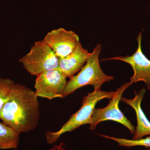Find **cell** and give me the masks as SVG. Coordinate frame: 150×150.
Segmentation results:
<instances>
[{
  "instance_id": "6da1fadb",
  "label": "cell",
  "mask_w": 150,
  "mask_h": 150,
  "mask_svg": "<svg viewBox=\"0 0 150 150\" xmlns=\"http://www.w3.org/2000/svg\"><path fill=\"white\" fill-rule=\"evenodd\" d=\"M35 92L21 84L15 83L0 111V119L18 134L37 128L40 108Z\"/></svg>"
},
{
  "instance_id": "7a4b0ae2",
  "label": "cell",
  "mask_w": 150,
  "mask_h": 150,
  "mask_svg": "<svg viewBox=\"0 0 150 150\" xmlns=\"http://www.w3.org/2000/svg\"><path fill=\"white\" fill-rule=\"evenodd\" d=\"M101 51V45L98 44L94 48L79 72L67 81L64 90L63 98L85 86H92L94 90L98 89L100 88L105 83L114 80L112 76L105 74L100 68L99 57Z\"/></svg>"
},
{
  "instance_id": "3957f363",
  "label": "cell",
  "mask_w": 150,
  "mask_h": 150,
  "mask_svg": "<svg viewBox=\"0 0 150 150\" xmlns=\"http://www.w3.org/2000/svg\"><path fill=\"white\" fill-rule=\"evenodd\" d=\"M115 94V92L102 91L100 88L94 90L92 92L88 93L87 96L84 97L79 110L72 115L69 121L59 131L46 132L47 143L51 144H53L58 140L61 135L66 132H71L85 124H89L97 103L104 98L112 99Z\"/></svg>"
},
{
  "instance_id": "277c9868",
  "label": "cell",
  "mask_w": 150,
  "mask_h": 150,
  "mask_svg": "<svg viewBox=\"0 0 150 150\" xmlns=\"http://www.w3.org/2000/svg\"><path fill=\"white\" fill-rule=\"evenodd\" d=\"M19 61L32 76H37L46 71L59 69V58L43 40L35 42L29 52Z\"/></svg>"
},
{
  "instance_id": "5b68a950",
  "label": "cell",
  "mask_w": 150,
  "mask_h": 150,
  "mask_svg": "<svg viewBox=\"0 0 150 150\" xmlns=\"http://www.w3.org/2000/svg\"><path fill=\"white\" fill-rule=\"evenodd\" d=\"M131 85L129 82L123 84L118 88L115 96L110 99L107 106L104 108L95 109L89 123L91 130H94L97 125L103 121H112L122 124L129 129L131 134L134 135L136 131L135 127L118 107L122 95L127 88Z\"/></svg>"
},
{
  "instance_id": "8992f818",
  "label": "cell",
  "mask_w": 150,
  "mask_h": 150,
  "mask_svg": "<svg viewBox=\"0 0 150 150\" xmlns=\"http://www.w3.org/2000/svg\"><path fill=\"white\" fill-rule=\"evenodd\" d=\"M36 77L34 87L38 97L50 100L63 98L67 78L61 70L46 71Z\"/></svg>"
},
{
  "instance_id": "52a82bcc",
  "label": "cell",
  "mask_w": 150,
  "mask_h": 150,
  "mask_svg": "<svg viewBox=\"0 0 150 150\" xmlns=\"http://www.w3.org/2000/svg\"><path fill=\"white\" fill-rule=\"evenodd\" d=\"M142 32L137 38L138 48L131 56H115L105 60H118L125 62L131 65L134 70V75L130 78L131 85L139 81H144L148 89L150 90V60L146 57L142 51Z\"/></svg>"
},
{
  "instance_id": "ba28073f",
  "label": "cell",
  "mask_w": 150,
  "mask_h": 150,
  "mask_svg": "<svg viewBox=\"0 0 150 150\" xmlns=\"http://www.w3.org/2000/svg\"><path fill=\"white\" fill-rule=\"evenodd\" d=\"M43 40L58 58L69 55L80 42L79 36L76 33L62 28L48 32Z\"/></svg>"
},
{
  "instance_id": "9c48e42d",
  "label": "cell",
  "mask_w": 150,
  "mask_h": 150,
  "mask_svg": "<svg viewBox=\"0 0 150 150\" xmlns=\"http://www.w3.org/2000/svg\"><path fill=\"white\" fill-rule=\"evenodd\" d=\"M91 54L79 42L71 54L64 58H59V69L66 77L70 79L81 69Z\"/></svg>"
},
{
  "instance_id": "30bf717a",
  "label": "cell",
  "mask_w": 150,
  "mask_h": 150,
  "mask_svg": "<svg viewBox=\"0 0 150 150\" xmlns=\"http://www.w3.org/2000/svg\"><path fill=\"white\" fill-rule=\"evenodd\" d=\"M146 92V89L143 88L138 93L135 94V97L133 99H128L123 97L121 98V100L122 102L131 106L136 112L137 125L133 140L141 139L145 136L150 135V122L141 107V103Z\"/></svg>"
},
{
  "instance_id": "8fae6325",
  "label": "cell",
  "mask_w": 150,
  "mask_h": 150,
  "mask_svg": "<svg viewBox=\"0 0 150 150\" xmlns=\"http://www.w3.org/2000/svg\"><path fill=\"white\" fill-rule=\"evenodd\" d=\"M19 135L13 129L0 122V149H16L20 141Z\"/></svg>"
},
{
  "instance_id": "7c38bea8",
  "label": "cell",
  "mask_w": 150,
  "mask_h": 150,
  "mask_svg": "<svg viewBox=\"0 0 150 150\" xmlns=\"http://www.w3.org/2000/svg\"><path fill=\"white\" fill-rule=\"evenodd\" d=\"M100 136L113 140L117 142L119 146H121L130 147L135 146H144L146 147H150V137H147L145 139H142L139 140H129L125 139H120L115 137H109L106 135L99 134Z\"/></svg>"
},
{
  "instance_id": "4fadbf2b",
  "label": "cell",
  "mask_w": 150,
  "mask_h": 150,
  "mask_svg": "<svg viewBox=\"0 0 150 150\" xmlns=\"http://www.w3.org/2000/svg\"><path fill=\"white\" fill-rule=\"evenodd\" d=\"M14 82L10 79L0 77V111L7 99Z\"/></svg>"
},
{
  "instance_id": "5bb4252c",
  "label": "cell",
  "mask_w": 150,
  "mask_h": 150,
  "mask_svg": "<svg viewBox=\"0 0 150 150\" xmlns=\"http://www.w3.org/2000/svg\"></svg>"
}]
</instances>
